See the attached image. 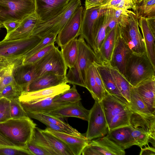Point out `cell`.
<instances>
[{
  "instance_id": "obj_1",
  "label": "cell",
  "mask_w": 155,
  "mask_h": 155,
  "mask_svg": "<svg viewBox=\"0 0 155 155\" xmlns=\"http://www.w3.org/2000/svg\"><path fill=\"white\" fill-rule=\"evenodd\" d=\"M78 54L73 67L69 68L66 77L67 83L85 88L87 72L95 62H99L94 51L81 35L78 38Z\"/></svg>"
},
{
  "instance_id": "obj_2",
  "label": "cell",
  "mask_w": 155,
  "mask_h": 155,
  "mask_svg": "<svg viewBox=\"0 0 155 155\" xmlns=\"http://www.w3.org/2000/svg\"><path fill=\"white\" fill-rule=\"evenodd\" d=\"M36 126L28 116L10 118L0 122V132L16 145L26 147L32 137Z\"/></svg>"
},
{
  "instance_id": "obj_3",
  "label": "cell",
  "mask_w": 155,
  "mask_h": 155,
  "mask_svg": "<svg viewBox=\"0 0 155 155\" xmlns=\"http://www.w3.org/2000/svg\"><path fill=\"white\" fill-rule=\"evenodd\" d=\"M124 76L130 85L134 87L144 81L155 78V67L146 53L132 52L127 59Z\"/></svg>"
},
{
  "instance_id": "obj_4",
  "label": "cell",
  "mask_w": 155,
  "mask_h": 155,
  "mask_svg": "<svg viewBox=\"0 0 155 155\" xmlns=\"http://www.w3.org/2000/svg\"><path fill=\"white\" fill-rule=\"evenodd\" d=\"M101 102L109 131L117 128L130 125V119L131 111L128 106L107 93Z\"/></svg>"
},
{
  "instance_id": "obj_5",
  "label": "cell",
  "mask_w": 155,
  "mask_h": 155,
  "mask_svg": "<svg viewBox=\"0 0 155 155\" xmlns=\"http://www.w3.org/2000/svg\"><path fill=\"white\" fill-rule=\"evenodd\" d=\"M81 6V0H70L58 14L47 21L39 22L33 31L31 36L41 38L50 34L57 35L76 10Z\"/></svg>"
},
{
  "instance_id": "obj_6",
  "label": "cell",
  "mask_w": 155,
  "mask_h": 155,
  "mask_svg": "<svg viewBox=\"0 0 155 155\" xmlns=\"http://www.w3.org/2000/svg\"><path fill=\"white\" fill-rule=\"evenodd\" d=\"M35 9V0H0V23L8 21L21 22Z\"/></svg>"
},
{
  "instance_id": "obj_7",
  "label": "cell",
  "mask_w": 155,
  "mask_h": 155,
  "mask_svg": "<svg viewBox=\"0 0 155 155\" xmlns=\"http://www.w3.org/2000/svg\"><path fill=\"white\" fill-rule=\"evenodd\" d=\"M118 32L122 40L134 53H146L144 42L138 26V18L132 12L124 26L118 25Z\"/></svg>"
},
{
  "instance_id": "obj_8",
  "label": "cell",
  "mask_w": 155,
  "mask_h": 155,
  "mask_svg": "<svg viewBox=\"0 0 155 155\" xmlns=\"http://www.w3.org/2000/svg\"><path fill=\"white\" fill-rule=\"evenodd\" d=\"M33 64L35 68V78L49 72L60 76H66L68 68L58 47L55 46L43 58Z\"/></svg>"
},
{
  "instance_id": "obj_9",
  "label": "cell",
  "mask_w": 155,
  "mask_h": 155,
  "mask_svg": "<svg viewBox=\"0 0 155 155\" xmlns=\"http://www.w3.org/2000/svg\"><path fill=\"white\" fill-rule=\"evenodd\" d=\"M41 38L31 36L26 38L0 41V58L4 59L23 57L40 41Z\"/></svg>"
},
{
  "instance_id": "obj_10",
  "label": "cell",
  "mask_w": 155,
  "mask_h": 155,
  "mask_svg": "<svg viewBox=\"0 0 155 155\" xmlns=\"http://www.w3.org/2000/svg\"><path fill=\"white\" fill-rule=\"evenodd\" d=\"M85 137L89 140L105 136L109 130L101 102H95L90 110Z\"/></svg>"
},
{
  "instance_id": "obj_11",
  "label": "cell",
  "mask_w": 155,
  "mask_h": 155,
  "mask_svg": "<svg viewBox=\"0 0 155 155\" xmlns=\"http://www.w3.org/2000/svg\"><path fill=\"white\" fill-rule=\"evenodd\" d=\"M83 8L79 7L57 35L55 42L60 48L80 35Z\"/></svg>"
},
{
  "instance_id": "obj_12",
  "label": "cell",
  "mask_w": 155,
  "mask_h": 155,
  "mask_svg": "<svg viewBox=\"0 0 155 155\" xmlns=\"http://www.w3.org/2000/svg\"><path fill=\"white\" fill-rule=\"evenodd\" d=\"M107 8L101 9L98 7L83 9L80 35L96 52L93 38L94 30L98 18L104 13Z\"/></svg>"
},
{
  "instance_id": "obj_13",
  "label": "cell",
  "mask_w": 155,
  "mask_h": 155,
  "mask_svg": "<svg viewBox=\"0 0 155 155\" xmlns=\"http://www.w3.org/2000/svg\"><path fill=\"white\" fill-rule=\"evenodd\" d=\"M70 1L35 0V12L39 22L47 21L55 16L63 9Z\"/></svg>"
},
{
  "instance_id": "obj_14",
  "label": "cell",
  "mask_w": 155,
  "mask_h": 155,
  "mask_svg": "<svg viewBox=\"0 0 155 155\" xmlns=\"http://www.w3.org/2000/svg\"><path fill=\"white\" fill-rule=\"evenodd\" d=\"M64 82L57 86L31 92H22L18 97L21 103H31L55 96L69 89L70 86Z\"/></svg>"
},
{
  "instance_id": "obj_15",
  "label": "cell",
  "mask_w": 155,
  "mask_h": 155,
  "mask_svg": "<svg viewBox=\"0 0 155 155\" xmlns=\"http://www.w3.org/2000/svg\"><path fill=\"white\" fill-rule=\"evenodd\" d=\"M131 111L130 119V125L133 128L138 127L143 130L149 136V142L152 146L155 145V115Z\"/></svg>"
},
{
  "instance_id": "obj_16",
  "label": "cell",
  "mask_w": 155,
  "mask_h": 155,
  "mask_svg": "<svg viewBox=\"0 0 155 155\" xmlns=\"http://www.w3.org/2000/svg\"><path fill=\"white\" fill-rule=\"evenodd\" d=\"M132 53L117 31L115 47L109 64L110 66L117 70L124 76L127 59Z\"/></svg>"
},
{
  "instance_id": "obj_17",
  "label": "cell",
  "mask_w": 155,
  "mask_h": 155,
  "mask_svg": "<svg viewBox=\"0 0 155 155\" xmlns=\"http://www.w3.org/2000/svg\"><path fill=\"white\" fill-rule=\"evenodd\" d=\"M100 74L107 93L111 95L128 106L129 103L117 87L111 74L109 64L94 62Z\"/></svg>"
},
{
  "instance_id": "obj_18",
  "label": "cell",
  "mask_w": 155,
  "mask_h": 155,
  "mask_svg": "<svg viewBox=\"0 0 155 155\" xmlns=\"http://www.w3.org/2000/svg\"><path fill=\"white\" fill-rule=\"evenodd\" d=\"M40 22L35 12L24 18L14 31L6 35L3 40H13L28 38L31 36L34 29Z\"/></svg>"
},
{
  "instance_id": "obj_19",
  "label": "cell",
  "mask_w": 155,
  "mask_h": 155,
  "mask_svg": "<svg viewBox=\"0 0 155 155\" xmlns=\"http://www.w3.org/2000/svg\"><path fill=\"white\" fill-rule=\"evenodd\" d=\"M13 77L15 82L22 92H27L30 84L36 77L34 64L19 65L14 69Z\"/></svg>"
},
{
  "instance_id": "obj_20",
  "label": "cell",
  "mask_w": 155,
  "mask_h": 155,
  "mask_svg": "<svg viewBox=\"0 0 155 155\" xmlns=\"http://www.w3.org/2000/svg\"><path fill=\"white\" fill-rule=\"evenodd\" d=\"M89 113L90 110L84 107L80 101L71 103L48 114L58 118L73 117L87 121Z\"/></svg>"
},
{
  "instance_id": "obj_21",
  "label": "cell",
  "mask_w": 155,
  "mask_h": 155,
  "mask_svg": "<svg viewBox=\"0 0 155 155\" xmlns=\"http://www.w3.org/2000/svg\"><path fill=\"white\" fill-rule=\"evenodd\" d=\"M133 87L149 111L155 115V78L144 81Z\"/></svg>"
},
{
  "instance_id": "obj_22",
  "label": "cell",
  "mask_w": 155,
  "mask_h": 155,
  "mask_svg": "<svg viewBox=\"0 0 155 155\" xmlns=\"http://www.w3.org/2000/svg\"><path fill=\"white\" fill-rule=\"evenodd\" d=\"M132 128L131 125L117 128L109 131L106 136L118 147L125 150L136 145L131 134Z\"/></svg>"
},
{
  "instance_id": "obj_23",
  "label": "cell",
  "mask_w": 155,
  "mask_h": 155,
  "mask_svg": "<svg viewBox=\"0 0 155 155\" xmlns=\"http://www.w3.org/2000/svg\"><path fill=\"white\" fill-rule=\"evenodd\" d=\"M55 96L48 97L31 103H20L26 112L41 114H48L53 110L71 103L55 102L53 100V98Z\"/></svg>"
},
{
  "instance_id": "obj_24",
  "label": "cell",
  "mask_w": 155,
  "mask_h": 155,
  "mask_svg": "<svg viewBox=\"0 0 155 155\" xmlns=\"http://www.w3.org/2000/svg\"><path fill=\"white\" fill-rule=\"evenodd\" d=\"M46 130L63 141L72 152L74 155H81L89 140L86 137H78L65 133L61 132L46 128Z\"/></svg>"
},
{
  "instance_id": "obj_25",
  "label": "cell",
  "mask_w": 155,
  "mask_h": 155,
  "mask_svg": "<svg viewBox=\"0 0 155 155\" xmlns=\"http://www.w3.org/2000/svg\"><path fill=\"white\" fill-rule=\"evenodd\" d=\"M64 82L67 83L66 76H60L52 73H47L34 79L30 84L27 92L50 87Z\"/></svg>"
},
{
  "instance_id": "obj_26",
  "label": "cell",
  "mask_w": 155,
  "mask_h": 155,
  "mask_svg": "<svg viewBox=\"0 0 155 155\" xmlns=\"http://www.w3.org/2000/svg\"><path fill=\"white\" fill-rule=\"evenodd\" d=\"M23 59V57L0 61V93L6 86L14 81V70L22 64Z\"/></svg>"
},
{
  "instance_id": "obj_27",
  "label": "cell",
  "mask_w": 155,
  "mask_h": 155,
  "mask_svg": "<svg viewBox=\"0 0 155 155\" xmlns=\"http://www.w3.org/2000/svg\"><path fill=\"white\" fill-rule=\"evenodd\" d=\"M118 25L106 35L100 48L97 56L100 63L109 64L116 43Z\"/></svg>"
},
{
  "instance_id": "obj_28",
  "label": "cell",
  "mask_w": 155,
  "mask_h": 155,
  "mask_svg": "<svg viewBox=\"0 0 155 155\" xmlns=\"http://www.w3.org/2000/svg\"><path fill=\"white\" fill-rule=\"evenodd\" d=\"M88 144L94 147L100 155H124V150L117 146L105 136L89 140Z\"/></svg>"
},
{
  "instance_id": "obj_29",
  "label": "cell",
  "mask_w": 155,
  "mask_h": 155,
  "mask_svg": "<svg viewBox=\"0 0 155 155\" xmlns=\"http://www.w3.org/2000/svg\"><path fill=\"white\" fill-rule=\"evenodd\" d=\"M138 23L143 34L147 55L153 65L155 67V35L149 28L146 18H139Z\"/></svg>"
},
{
  "instance_id": "obj_30",
  "label": "cell",
  "mask_w": 155,
  "mask_h": 155,
  "mask_svg": "<svg viewBox=\"0 0 155 155\" xmlns=\"http://www.w3.org/2000/svg\"><path fill=\"white\" fill-rule=\"evenodd\" d=\"M28 117L36 119L40 122L45 121L56 125L62 128L66 133L78 137H85V134H81L68 124L61 120L59 118L48 114L26 112Z\"/></svg>"
},
{
  "instance_id": "obj_31",
  "label": "cell",
  "mask_w": 155,
  "mask_h": 155,
  "mask_svg": "<svg viewBox=\"0 0 155 155\" xmlns=\"http://www.w3.org/2000/svg\"><path fill=\"white\" fill-rule=\"evenodd\" d=\"M0 155H33L27 146L16 145L0 132Z\"/></svg>"
},
{
  "instance_id": "obj_32",
  "label": "cell",
  "mask_w": 155,
  "mask_h": 155,
  "mask_svg": "<svg viewBox=\"0 0 155 155\" xmlns=\"http://www.w3.org/2000/svg\"><path fill=\"white\" fill-rule=\"evenodd\" d=\"M107 11H107L98 18L94 30L93 38L96 56L106 35V29L109 19Z\"/></svg>"
},
{
  "instance_id": "obj_33",
  "label": "cell",
  "mask_w": 155,
  "mask_h": 155,
  "mask_svg": "<svg viewBox=\"0 0 155 155\" xmlns=\"http://www.w3.org/2000/svg\"><path fill=\"white\" fill-rule=\"evenodd\" d=\"M78 38H75L61 47V51L66 66L69 68L73 67L78 54Z\"/></svg>"
},
{
  "instance_id": "obj_34",
  "label": "cell",
  "mask_w": 155,
  "mask_h": 155,
  "mask_svg": "<svg viewBox=\"0 0 155 155\" xmlns=\"http://www.w3.org/2000/svg\"><path fill=\"white\" fill-rule=\"evenodd\" d=\"M40 130L57 155H74L69 147L60 139L45 129Z\"/></svg>"
},
{
  "instance_id": "obj_35",
  "label": "cell",
  "mask_w": 155,
  "mask_h": 155,
  "mask_svg": "<svg viewBox=\"0 0 155 155\" xmlns=\"http://www.w3.org/2000/svg\"><path fill=\"white\" fill-rule=\"evenodd\" d=\"M93 64L89 68L87 72L85 88L88 90L95 101L100 102L104 98L107 93L104 92L100 88L95 81L93 70Z\"/></svg>"
},
{
  "instance_id": "obj_36",
  "label": "cell",
  "mask_w": 155,
  "mask_h": 155,
  "mask_svg": "<svg viewBox=\"0 0 155 155\" xmlns=\"http://www.w3.org/2000/svg\"><path fill=\"white\" fill-rule=\"evenodd\" d=\"M110 67L111 74L117 87L122 96L127 100L129 104L131 91L133 87L117 70L110 66Z\"/></svg>"
},
{
  "instance_id": "obj_37",
  "label": "cell",
  "mask_w": 155,
  "mask_h": 155,
  "mask_svg": "<svg viewBox=\"0 0 155 155\" xmlns=\"http://www.w3.org/2000/svg\"><path fill=\"white\" fill-rule=\"evenodd\" d=\"M137 18L155 17V0H143L134 10Z\"/></svg>"
},
{
  "instance_id": "obj_38",
  "label": "cell",
  "mask_w": 155,
  "mask_h": 155,
  "mask_svg": "<svg viewBox=\"0 0 155 155\" xmlns=\"http://www.w3.org/2000/svg\"><path fill=\"white\" fill-rule=\"evenodd\" d=\"M128 107L131 110L135 112L146 114H153L148 110L133 87L131 91Z\"/></svg>"
},
{
  "instance_id": "obj_39",
  "label": "cell",
  "mask_w": 155,
  "mask_h": 155,
  "mask_svg": "<svg viewBox=\"0 0 155 155\" xmlns=\"http://www.w3.org/2000/svg\"><path fill=\"white\" fill-rule=\"evenodd\" d=\"M81 100V96L78 93L75 84H73L71 88L56 95L53 98V100L56 102L74 103Z\"/></svg>"
},
{
  "instance_id": "obj_40",
  "label": "cell",
  "mask_w": 155,
  "mask_h": 155,
  "mask_svg": "<svg viewBox=\"0 0 155 155\" xmlns=\"http://www.w3.org/2000/svg\"><path fill=\"white\" fill-rule=\"evenodd\" d=\"M10 111L11 118H20L28 116L18 98L10 100Z\"/></svg>"
},
{
  "instance_id": "obj_41",
  "label": "cell",
  "mask_w": 155,
  "mask_h": 155,
  "mask_svg": "<svg viewBox=\"0 0 155 155\" xmlns=\"http://www.w3.org/2000/svg\"><path fill=\"white\" fill-rule=\"evenodd\" d=\"M22 91L15 81L6 86L0 92V97L9 100L18 98Z\"/></svg>"
},
{
  "instance_id": "obj_42",
  "label": "cell",
  "mask_w": 155,
  "mask_h": 155,
  "mask_svg": "<svg viewBox=\"0 0 155 155\" xmlns=\"http://www.w3.org/2000/svg\"><path fill=\"white\" fill-rule=\"evenodd\" d=\"M57 35L50 34L41 38L38 43L28 52L23 57L28 58L42 49L47 46L55 42Z\"/></svg>"
},
{
  "instance_id": "obj_43",
  "label": "cell",
  "mask_w": 155,
  "mask_h": 155,
  "mask_svg": "<svg viewBox=\"0 0 155 155\" xmlns=\"http://www.w3.org/2000/svg\"><path fill=\"white\" fill-rule=\"evenodd\" d=\"M135 6L132 0H110L107 4L98 7L101 9H132L134 10Z\"/></svg>"
},
{
  "instance_id": "obj_44",
  "label": "cell",
  "mask_w": 155,
  "mask_h": 155,
  "mask_svg": "<svg viewBox=\"0 0 155 155\" xmlns=\"http://www.w3.org/2000/svg\"><path fill=\"white\" fill-rule=\"evenodd\" d=\"M131 134L136 145L138 146L141 148L146 145L149 146V137L142 129L138 127L134 128L132 127Z\"/></svg>"
},
{
  "instance_id": "obj_45",
  "label": "cell",
  "mask_w": 155,
  "mask_h": 155,
  "mask_svg": "<svg viewBox=\"0 0 155 155\" xmlns=\"http://www.w3.org/2000/svg\"><path fill=\"white\" fill-rule=\"evenodd\" d=\"M40 129L36 127L34 129L33 138L35 141L46 149L51 155H57L46 139L42 134Z\"/></svg>"
},
{
  "instance_id": "obj_46",
  "label": "cell",
  "mask_w": 155,
  "mask_h": 155,
  "mask_svg": "<svg viewBox=\"0 0 155 155\" xmlns=\"http://www.w3.org/2000/svg\"><path fill=\"white\" fill-rule=\"evenodd\" d=\"M55 47L54 43L52 44L28 58H23L22 64L34 63L43 58Z\"/></svg>"
},
{
  "instance_id": "obj_47",
  "label": "cell",
  "mask_w": 155,
  "mask_h": 155,
  "mask_svg": "<svg viewBox=\"0 0 155 155\" xmlns=\"http://www.w3.org/2000/svg\"><path fill=\"white\" fill-rule=\"evenodd\" d=\"M113 13L118 25L124 26L127 22L132 11L120 8L113 9Z\"/></svg>"
},
{
  "instance_id": "obj_48",
  "label": "cell",
  "mask_w": 155,
  "mask_h": 155,
  "mask_svg": "<svg viewBox=\"0 0 155 155\" xmlns=\"http://www.w3.org/2000/svg\"><path fill=\"white\" fill-rule=\"evenodd\" d=\"M11 118L10 111V100L0 97V122Z\"/></svg>"
},
{
  "instance_id": "obj_49",
  "label": "cell",
  "mask_w": 155,
  "mask_h": 155,
  "mask_svg": "<svg viewBox=\"0 0 155 155\" xmlns=\"http://www.w3.org/2000/svg\"><path fill=\"white\" fill-rule=\"evenodd\" d=\"M26 146L33 155H51L46 149L35 142L33 136Z\"/></svg>"
},
{
  "instance_id": "obj_50",
  "label": "cell",
  "mask_w": 155,
  "mask_h": 155,
  "mask_svg": "<svg viewBox=\"0 0 155 155\" xmlns=\"http://www.w3.org/2000/svg\"><path fill=\"white\" fill-rule=\"evenodd\" d=\"M108 22L106 29V35L118 25L117 22L114 16L113 9L107 8Z\"/></svg>"
},
{
  "instance_id": "obj_51",
  "label": "cell",
  "mask_w": 155,
  "mask_h": 155,
  "mask_svg": "<svg viewBox=\"0 0 155 155\" xmlns=\"http://www.w3.org/2000/svg\"><path fill=\"white\" fill-rule=\"evenodd\" d=\"M110 0H85V8L86 9L98 7L108 3Z\"/></svg>"
},
{
  "instance_id": "obj_52",
  "label": "cell",
  "mask_w": 155,
  "mask_h": 155,
  "mask_svg": "<svg viewBox=\"0 0 155 155\" xmlns=\"http://www.w3.org/2000/svg\"><path fill=\"white\" fill-rule=\"evenodd\" d=\"M20 22L14 21H8L4 22L2 25L7 30V34H8L15 30L19 25Z\"/></svg>"
},
{
  "instance_id": "obj_53",
  "label": "cell",
  "mask_w": 155,
  "mask_h": 155,
  "mask_svg": "<svg viewBox=\"0 0 155 155\" xmlns=\"http://www.w3.org/2000/svg\"><path fill=\"white\" fill-rule=\"evenodd\" d=\"M41 122L46 125L47 128H50L58 132L66 133L65 131L63 129L56 125L45 121H43Z\"/></svg>"
},
{
  "instance_id": "obj_54",
  "label": "cell",
  "mask_w": 155,
  "mask_h": 155,
  "mask_svg": "<svg viewBox=\"0 0 155 155\" xmlns=\"http://www.w3.org/2000/svg\"><path fill=\"white\" fill-rule=\"evenodd\" d=\"M141 149L140 155H155V149L153 147H145Z\"/></svg>"
},
{
  "instance_id": "obj_55",
  "label": "cell",
  "mask_w": 155,
  "mask_h": 155,
  "mask_svg": "<svg viewBox=\"0 0 155 155\" xmlns=\"http://www.w3.org/2000/svg\"><path fill=\"white\" fill-rule=\"evenodd\" d=\"M146 18L149 28L152 33L155 35V17Z\"/></svg>"
},
{
  "instance_id": "obj_56",
  "label": "cell",
  "mask_w": 155,
  "mask_h": 155,
  "mask_svg": "<svg viewBox=\"0 0 155 155\" xmlns=\"http://www.w3.org/2000/svg\"><path fill=\"white\" fill-rule=\"evenodd\" d=\"M133 3L136 5L139 4L143 0H132Z\"/></svg>"
},
{
  "instance_id": "obj_57",
  "label": "cell",
  "mask_w": 155,
  "mask_h": 155,
  "mask_svg": "<svg viewBox=\"0 0 155 155\" xmlns=\"http://www.w3.org/2000/svg\"><path fill=\"white\" fill-rule=\"evenodd\" d=\"M3 27H4L3 25L0 23V28Z\"/></svg>"
},
{
  "instance_id": "obj_58",
  "label": "cell",
  "mask_w": 155,
  "mask_h": 155,
  "mask_svg": "<svg viewBox=\"0 0 155 155\" xmlns=\"http://www.w3.org/2000/svg\"><path fill=\"white\" fill-rule=\"evenodd\" d=\"M4 60V59H2V58H0V61H2V60Z\"/></svg>"
},
{
  "instance_id": "obj_59",
  "label": "cell",
  "mask_w": 155,
  "mask_h": 155,
  "mask_svg": "<svg viewBox=\"0 0 155 155\" xmlns=\"http://www.w3.org/2000/svg\"></svg>"
}]
</instances>
